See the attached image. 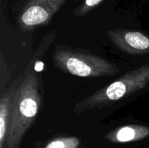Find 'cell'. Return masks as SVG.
Returning <instances> with one entry per match:
<instances>
[{
  "mask_svg": "<svg viewBox=\"0 0 149 148\" xmlns=\"http://www.w3.org/2000/svg\"><path fill=\"white\" fill-rule=\"evenodd\" d=\"M55 65L74 76L87 78L115 73L116 67L99 57L69 50H58L53 54Z\"/></svg>",
  "mask_w": 149,
  "mask_h": 148,
  "instance_id": "obj_2",
  "label": "cell"
},
{
  "mask_svg": "<svg viewBox=\"0 0 149 148\" xmlns=\"http://www.w3.org/2000/svg\"><path fill=\"white\" fill-rule=\"evenodd\" d=\"M149 83V64L128 73L120 80L110 84L102 92L92 99L93 105L105 101H116L136 92Z\"/></svg>",
  "mask_w": 149,
  "mask_h": 148,
  "instance_id": "obj_3",
  "label": "cell"
},
{
  "mask_svg": "<svg viewBox=\"0 0 149 148\" xmlns=\"http://www.w3.org/2000/svg\"><path fill=\"white\" fill-rule=\"evenodd\" d=\"M66 0H28L18 17L23 28L45 25L59 10Z\"/></svg>",
  "mask_w": 149,
  "mask_h": 148,
  "instance_id": "obj_4",
  "label": "cell"
},
{
  "mask_svg": "<svg viewBox=\"0 0 149 148\" xmlns=\"http://www.w3.org/2000/svg\"><path fill=\"white\" fill-rule=\"evenodd\" d=\"M79 145V140L75 138H64L54 140L50 142L45 148H76Z\"/></svg>",
  "mask_w": 149,
  "mask_h": 148,
  "instance_id": "obj_8",
  "label": "cell"
},
{
  "mask_svg": "<svg viewBox=\"0 0 149 148\" xmlns=\"http://www.w3.org/2000/svg\"><path fill=\"white\" fill-rule=\"evenodd\" d=\"M110 39L123 51L134 53L149 52V37L136 31L127 30H113L108 31Z\"/></svg>",
  "mask_w": 149,
  "mask_h": 148,
  "instance_id": "obj_5",
  "label": "cell"
},
{
  "mask_svg": "<svg viewBox=\"0 0 149 148\" xmlns=\"http://www.w3.org/2000/svg\"><path fill=\"white\" fill-rule=\"evenodd\" d=\"M1 1H2V0H1Z\"/></svg>",
  "mask_w": 149,
  "mask_h": 148,
  "instance_id": "obj_10",
  "label": "cell"
},
{
  "mask_svg": "<svg viewBox=\"0 0 149 148\" xmlns=\"http://www.w3.org/2000/svg\"><path fill=\"white\" fill-rule=\"evenodd\" d=\"M39 102L37 76H30L20 86L10 104L9 128L6 134L7 147H17L23 134L38 113Z\"/></svg>",
  "mask_w": 149,
  "mask_h": 148,
  "instance_id": "obj_1",
  "label": "cell"
},
{
  "mask_svg": "<svg viewBox=\"0 0 149 148\" xmlns=\"http://www.w3.org/2000/svg\"><path fill=\"white\" fill-rule=\"evenodd\" d=\"M103 0H85L81 5H79L75 10V15L79 17L86 15L93 7L100 4Z\"/></svg>",
  "mask_w": 149,
  "mask_h": 148,
  "instance_id": "obj_9",
  "label": "cell"
},
{
  "mask_svg": "<svg viewBox=\"0 0 149 148\" xmlns=\"http://www.w3.org/2000/svg\"><path fill=\"white\" fill-rule=\"evenodd\" d=\"M10 104L11 102L9 94L6 95V98L3 97L2 99L0 109V148H3V143L8 131Z\"/></svg>",
  "mask_w": 149,
  "mask_h": 148,
  "instance_id": "obj_7",
  "label": "cell"
},
{
  "mask_svg": "<svg viewBox=\"0 0 149 148\" xmlns=\"http://www.w3.org/2000/svg\"><path fill=\"white\" fill-rule=\"evenodd\" d=\"M149 130L144 127L124 126L119 129L116 133L115 138L119 142H129L135 140L143 139L148 135Z\"/></svg>",
  "mask_w": 149,
  "mask_h": 148,
  "instance_id": "obj_6",
  "label": "cell"
}]
</instances>
